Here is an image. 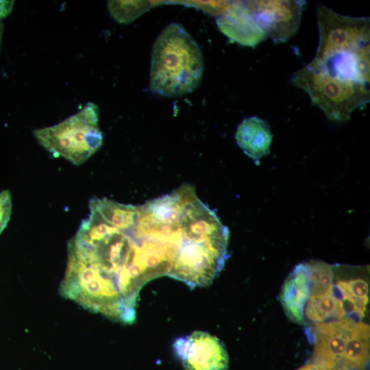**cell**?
I'll use <instances>...</instances> for the list:
<instances>
[{"mask_svg":"<svg viewBox=\"0 0 370 370\" xmlns=\"http://www.w3.org/2000/svg\"><path fill=\"white\" fill-rule=\"evenodd\" d=\"M272 138L267 122L258 116L244 119L235 134L238 145L256 164L269 153Z\"/></svg>","mask_w":370,"mask_h":370,"instance_id":"30bf717a","label":"cell"},{"mask_svg":"<svg viewBox=\"0 0 370 370\" xmlns=\"http://www.w3.org/2000/svg\"><path fill=\"white\" fill-rule=\"evenodd\" d=\"M312 362L332 370H366L370 328L361 321L343 318L313 324Z\"/></svg>","mask_w":370,"mask_h":370,"instance_id":"277c9868","label":"cell"},{"mask_svg":"<svg viewBox=\"0 0 370 370\" xmlns=\"http://www.w3.org/2000/svg\"><path fill=\"white\" fill-rule=\"evenodd\" d=\"M174 352L186 370H227L229 357L223 343L204 331L180 337Z\"/></svg>","mask_w":370,"mask_h":370,"instance_id":"ba28073f","label":"cell"},{"mask_svg":"<svg viewBox=\"0 0 370 370\" xmlns=\"http://www.w3.org/2000/svg\"><path fill=\"white\" fill-rule=\"evenodd\" d=\"M108 6L110 14L116 21L128 23L145 11L147 3L145 1H109Z\"/></svg>","mask_w":370,"mask_h":370,"instance_id":"8fae6325","label":"cell"},{"mask_svg":"<svg viewBox=\"0 0 370 370\" xmlns=\"http://www.w3.org/2000/svg\"><path fill=\"white\" fill-rule=\"evenodd\" d=\"M247 1L258 25L275 43L285 42L297 33L306 5L301 0Z\"/></svg>","mask_w":370,"mask_h":370,"instance_id":"52a82bcc","label":"cell"},{"mask_svg":"<svg viewBox=\"0 0 370 370\" xmlns=\"http://www.w3.org/2000/svg\"><path fill=\"white\" fill-rule=\"evenodd\" d=\"M220 31L241 45L254 47L267 38L256 23L247 1L231 2L227 9L216 19Z\"/></svg>","mask_w":370,"mask_h":370,"instance_id":"9c48e42d","label":"cell"},{"mask_svg":"<svg viewBox=\"0 0 370 370\" xmlns=\"http://www.w3.org/2000/svg\"><path fill=\"white\" fill-rule=\"evenodd\" d=\"M34 137L55 157L79 166L95 153L103 143L99 109L88 102L76 114L52 126L36 129Z\"/></svg>","mask_w":370,"mask_h":370,"instance_id":"5b68a950","label":"cell"},{"mask_svg":"<svg viewBox=\"0 0 370 370\" xmlns=\"http://www.w3.org/2000/svg\"><path fill=\"white\" fill-rule=\"evenodd\" d=\"M12 208V195L8 190L0 192V234L10 221Z\"/></svg>","mask_w":370,"mask_h":370,"instance_id":"7c38bea8","label":"cell"},{"mask_svg":"<svg viewBox=\"0 0 370 370\" xmlns=\"http://www.w3.org/2000/svg\"><path fill=\"white\" fill-rule=\"evenodd\" d=\"M334 280V267L325 262L311 260L296 265L285 279L280 294L286 315L301 325L306 300L326 291Z\"/></svg>","mask_w":370,"mask_h":370,"instance_id":"8992f818","label":"cell"},{"mask_svg":"<svg viewBox=\"0 0 370 370\" xmlns=\"http://www.w3.org/2000/svg\"><path fill=\"white\" fill-rule=\"evenodd\" d=\"M319 43L313 59L292 76L332 121H346L370 101V20L317 9Z\"/></svg>","mask_w":370,"mask_h":370,"instance_id":"7a4b0ae2","label":"cell"},{"mask_svg":"<svg viewBox=\"0 0 370 370\" xmlns=\"http://www.w3.org/2000/svg\"><path fill=\"white\" fill-rule=\"evenodd\" d=\"M68 245L60 293L112 320L133 323L139 291L148 282L134 226V206L94 198Z\"/></svg>","mask_w":370,"mask_h":370,"instance_id":"6da1fadb","label":"cell"},{"mask_svg":"<svg viewBox=\"0 0 370 370\" xmlns=\"http://www.w3.org/2000/svg\"><path fill=\"white\" fill-rule=\"evenodd\" d=\"M296 370H332L314 362H308Z\"/></svg>","mask_w":370,"mask_h":370,"instance_id":"4fadbf2b","label":"cell"},{"mask_svg":"<svg viewBox=\"0 0 370 370\" xmlns=\"http://www.w3.org/2000/svg\"><path fill=\"white\" fill-rule=\"evenodd\" d=\"M201 49L177 23L167 25L155 40L151 53L150 90L164 97H179L195 90L204 73Z\"/></svg>","mask_w":370,"mask_h":370,"instance_id":"3957f363","label":"cell"},{"mask_svg":"<svg viewBox=\"0 0 370 370\" xmlns=\"http://www.w3.org/2000/svg\"><path fill=\"white\" fill-rule=\"evenodd\" d=\"M3 23L2 22V17L0 15V51L1 47V42H2V37H3Z\"/></svg>","mask_w":370,"mask_h":370,"instance_id":"5bb4252c","label":"cell"}]
</instances>
